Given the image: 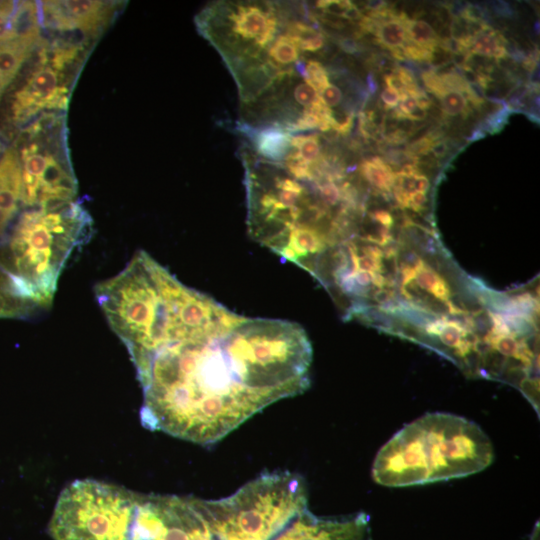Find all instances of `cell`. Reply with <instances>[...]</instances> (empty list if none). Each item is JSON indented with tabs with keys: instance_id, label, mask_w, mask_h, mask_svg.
I'll list each match as a JSON object with an SVG mask.
<instances>
[{
	"instance_id": "6da1fadb",
	"label": "cell",
	"mask_w": 540,
	"mask_h": 540,
	"mask_svg": "<svg viewBox=\"0 0 540 540\" xmlns=\"http://www.w3.org/2000/svg\"><path fill=\"white\" fill-rule=\"evenodd\" d=\"M311 343L301 326L246 317L213 298L174 341L134 363L143 426L201 445L304 392Z\"/></svg>"
},
{
	"instance_id": "7a4b0ae2",
	"label": "cell",
	"mask_w": 540,
	"mask_h": 540,
	"mask_svg": "<svg viewBox=\"0 0 540 540\" xmlns=\"http://www.w3.org/2000/svg\"><path fill=\"white\" fill-rule=\"evenodd\" d=\"M493 460V445L480 426L433 412L406 424L379 449L372 478L386 487L422 485L475 474Z\"/></svg>"
},
{
	"instance_id": "3957f363",
	"label": "cell",
	"mask_w": 540,
	"mask_h": 540,
	"mask_svg": "<svg viewBox=\"0 0 540 540\" xmlns=\"http://www.w3.org/2000/svg\"><path fill=\"white\" fill-rule=\"evenodd\" d=\"M93 221L76 200L19 213L0 257L19 297L33 310L50 306L72 255L92 237Z\"/></svg>"
},
{
	"instance_id": "277c9868",
	"label": "cell",
	"mask_w": 540,
	"mask_h": 540,
	"mask_svg": "<svg viewBox=\"0 0 540 540\" xmlns=\"http://www.w3.org/2000/svg\"><path fill=\"white\" fill-rule=\"evenodd\" d=\"M215 540H272L307 509V488L296 473H263L219 500L193 497Z\"/></svg>"
},
{
	"instance_id": "5b68a950",
	"label": "cell",
	"mask_w": 540,
	"mask_h": 540,
	"mask_svg": "<svg viewBox=\"0 0 540 540\" xmlns=\"http://www.w3.org/2000/svg\"><path fill=\"white\" fill-rule=\"evenodd\" d=\"M138 493L93 479L60 493L48 532L54 540H131Z\"/></svg>"
},
{
	"instance_id": "8992f818",
	"label": "cell",
	"mask_w": 540,
	"mask_h": 540,
	"mask_svg": "<svg viewBox=\"0 0 540 540\" xmlns=\"http://www.w3.org/2000/svg\"><path fill=\"white\" fill-rule=\"evenodd\" d=\"M17 149L23 209L56 207L76 200L77 178L70 161L65 115L42 112L24 131Z\"/></svg>"
},
{
	"instance_id": "52a82bcc",
	"label": "cell",
	"mask_w": 540,
	"mask_h": 540,
	"mask_svg": "<svg viewBox=\"0 0 540 540\" xmlns=\"http://www.w3.org/2000/svg\"><path fill=\"white\" fill-rule=\"evenodd\" d=\"M82 48L54 46L41 51L40 60L28 76L26 83L14 94L11 104L12 119L18 124L33 119L44 109L65 110L68 106L70 89L67 86L65 69L76 61Z\"/></svg>"
},
{
	"instance_id": "ba28073f",
	"label": "cell",
	"mask_w": 540,
	"mask_h": 540,
	"mask_svg": "<svg viewBox=\"0 0 540 540\" xmlns=\"http://www.w3.org/2000/svg\"><path fill=\"white\" fill-rule=\"evenodd\" d=\"M131 540H215L193 497L138 496Z\"/></svg>"
},
{
	"instance_id": "9c48e42d",
	"label": "cell",
	"mask_w": 540,
	"mask_h": 540,
	"mask_svg": "<svg viewBox=\"0 0 540 540\" xmlns=\"http://www.w3.org/2000/svg\"><path fill=\"white\" fill-rule=\"evenodd\" d=\"M272 540H372L369 517L358 513L340 519H325L305 509Z\"/></svg>"
},
{
	"instance_id": "30bf717a",
	"label": "cell",
	"mask_w": 540,
	"mask_h": 540,
	"mask_svg": "<svg viewBox=\"0 0 540 540\" xmlns=\"http://www.w3.org/2000/svg\"><path fill=\"white\" fill-rule=\"evenodd\" d=\"M38 3L42 25L60 30L92 32L107 20L109 3L94 0L42 1Z\"/></svg>"
},
{
	"instance_id": "8fae6325",
	"label": "cell",
	"mask_w": 540,
	"mask_h": 540,
	"mask_svg": "<svg viewBox=\"0 0 540 540\" xmlns=\"http://www.w3.org/2000/svg\"><path fill=\"white\" fill-rule=\"evenodd\" d=\"M22 196V174L18 152L7 148L0 157V243L18 217Z\"/></svg>"
},
{
	"instance_id": "7c38bea8",
	"label": "cell",
	"mask_w": 540,
	"mask_h": 540,
	"mask_svg": "<svg viewBox=\"0 0 540 540\" xmlns=\"http://www.w3.org/2000/svg\"><path fill=\"white\" fill-rule=\"evenodd\" d=\"M231 32L256 48H264L274 38L277 21L258 5H238L229 15Z\"/></svg>"
},
{
	"instance_id": "4fadbf2b",
	"label": "cell",
	"mask_w": 540,
	"mask_h": 540,
	"mask_svg": "<svg viewBox=\"0 0 540 540\" xmlns=\"http://www.w3.org/2000/svg\"><path fill=\"white\" fill-rule=\"evenodd\" d=\"M34 310L18 295L0 257V318L26 317Z\"/></svg>"
},
{
	"instance_id": "5bb4252c",
	"label": "cell",
	"mask_w": 540,
	"mask_h": 540,
	"mask_svg": "<svg viewBox=\"0 0 540 540\" xmlns=\"http://www.w3.org/2000/svg\"><path fill=\"white\" fill-rule=\"evenodd\" d=\"M291 136L284 130L270 127L258 131L254 137V146L257 152L273 161H279L287 156Z\"/></svg>"
},
{
	"instance_id": "9a60e30c",
	"label": "cell",
	"mask_w": 540,
	"mask_h": 540,
	"mask_svg": "<svg viewBox=\"0 0 540 540\" xmlns=\"http://www.w3.org/2000/svg\"><path fill=\"white\" fill-rule=\"evenodd\" d=\"M405 18L406 16L404 14L394 15L384 20L372 18L375 23L373 32L378 37L379 43L390 51L402 47L407 40L404 25Z\"/></svg>"
},
{
	"instance_id": "2e32d148",
	"label": "cell",
	"mask_w": 540,
	"mask_h": 540,
	"mask_svg": "<svg viewBox=\"0 0 540 540\" xmlns=\"http://www.w3.org/2000/svg\"><path fill=\"white\" fill-rule=\"evenodd\" d=\"M361 174L380 193L391 191L395 173L381 158L373 157L361 164Z\"/></svg>"
},
{
	"instance_id": "e0dca14e",
	"label": "cell",
	"mask_w": 540,
	"mask_h": 540,
	"mask_svg": "<svg viewBox=\"0 0 540 540\" xmlns=\"http://www.w3.org/2000/svg\"><path fill=\"white\" fill-rule=\"evenodd\" d=\"M469 50L472 54L496 59L507 56L504 37L492 28L476 35Z\"/></svg>"
},
{
	"instance_id": "ac0fdd59",
	"label": "cell",
	"mask_w": 540,
	"mask_h": 540,
	"mask_svg": "<svg viewBox=\"0 0 540 540\" xmlns=\"http://www.w3.org/2000/svg\"><path fill=\"white\" fill-rule=\"evenodd\" d=\"M414 280L426 292L438 299L448 301L450 290L446 282L424 261L415 270Z\"/></svg>"
},
{
	"instance_id": "d6986e66",
	"label": "cell",
	"mask_w": 540,
	"mask_h": 540,
	"mask_svg": "<svg viewBox=\"0 0 540 540\" xmlns=\"http://www.w3.org/2000/svg\"><path fill=\"white\" fill-rule=\"evenodd\" d=\"M407 39L412 43L433 50L438 46L440 37L432 26L423 20L404 19Z\"/></svg>"
},
{
	"instance_id": "ffe728a7",
	"label": "cell",
	"mask_w": 540,
	"mask_h": 540,
	"mask_svg": "<svg viewBox=\"0 0 540 540\" xmlns=\"http://www.w3.org/2000/svg\"><path fill=\"white\" fill-rule=\"evenodd\" d=\"M290 146L295 149L288 157L300 160L308 165L317 162L320 153L319 138L316 134L291 137Z\"/></svg>"
},
{
	"instance_id": "44dd1931",
	"label": "cell",
	"mask_w": 540,
	"mask_h": 540,
	"mask_svg": "<svg viewBox=\"0 0 540 540\" xmlns=\"http://www.w3.org/2000/svg\"><path fill=\"white\" fill-rule=\"evenodd\" d=\"M269 56L282 65L291 64L298 59L299 48L288 35H281L271 45Z\"/></svg>"
},
{
	"instance_id": "7402d4cb",
	"label": "cell",
	"mask_w": 540,
	"mask_h": 540,
	"mask_svg": "<svg viewBox=\"0 0 540 540\" xmlns=\"http://www.w3.org/2000/svg\"><path fill=\"white\" fill-rule=\"evenodd\" d=\"M494 327L493 314L483 308L469 316V330L472 331L480 341L489 343V338Z\"/></svg>"
},
{
	"instance_id": "603a6c76",
	"label": "cell",
	"mask_w": 540,
	"mask_h": 540,
	"mask_svg": "<svg viewBox=\"0 0 540 540\" xmlns=\"http://www.w3.org/2000/svg\"><path fill=\"white\" fill-rule=\"evenodd\" d=\"M302 75L306 83L312 86L318 94L329 84L327 71L318 61H308L303 68Z\"/></svg>"
},
{
	"instance_id": "cb8c5ba5",
	"label": "cell",
	"mask_w": 540,
	"mask_h": 540,
	"mask_svg": "<svg viewBox=\"0 0 540 540\" xmlns=\"http://www.w3.org/2000/svg\"><path fill=\"white\" fill-rule=\"evenodd\" d=\"M438 98L441 100L443 112L449 116L464 114L468 109L466 98L457 90H446Z\"/></svg>"
},
{
	"instance_id": "d4e9b609",
	"label": "cell",
	"mask_w": 540,
	"mask_h": 540,
	"mask_svg": "<svg viewBox=\"0 0 540 540\" xmlns=\"http://www.w3.org/2000/svg\"><path fill=\"white\" fill-rule=\"evenodd\" d=\"M293 96L298 104L306 108L313 105L320 98L317 91L306 82L300 83L294 88Z\"/></svg>"
},
{
	"instance_id": "484cf974",
	"label": "cell",
	"mask_w": 540,
	"mask_h": 540,
	"mask_svg": "<svg viewBox=\"0 0 540 540\" xmlns=\"http://www.w3.org/2000/svg\"><path fill=\"white\" fill-rule=\"evenodd\" d=\"M319 97L328 108L335 107L342 100V92L337 86L329 83L321 90Z\"/></svg>"
},
{
	"instance_id": "4316f807",
	"label": "cell",
	"mask_w": 540,
	"mask_h": 540,
	"mask_svg": "<svg viewBox=\"0 0 540 540\" xmlns=\"http://www.w3.org/2000/svg\"><path fill=\"white\" fill-rule=\"evenodd\" d=\"M351 4L352 3L350 1L326 0L318 1L317 7L322 8L326 12L333 15L343 17L346 10L351 6Z\"/></svg>"
},
{
	"instance_id": "83f0119b",
	"label": "cell",
	"mask_w": 540,
	"mask_h": 540,
	"mask_svg": "<svg viewBox=\"0 0 540 540\" xmlns=\"http://www.w3.org/2000/svg\"><path fill=\"white\" fill-rule=\"evenodd\" d=\"M381 100L387 108H393L398 105L400 95L395 89L387 87L381 93Z\"/></svg>"
},
{
	"instance_id": "f1b7e54d",
	"label": "cell",
	"mask_w": 540,
	"mask_h": 540,
	"mask_svg": "<svg viewBox=\"0 0 540 540\" xmlns=\"http://www.w3.org/2000/svg\"><path fill=\"white\" fill-rule=\"evenodd\" d=\"M324 46V37L322 34H317L315 37L306 41L299 46L300 49L309 52H315L320 50Z\"/></svg>"
},
{
	"instance_id": "f546056e",
	"label": "cell",
	"mask_w": 540,
	"mask_h": 540,
	"mask_svg": "<svg viewBox=\"0 0 540 540\" xmlns=\"http://www.w3.org/2000/svg\"><path fill=\"white\" fill-rule=\"evenodd\" d=\"M414 98L416 99V102H417V106L418 108L422 109V110H427L431 107L432 105V102H431V99L426 95V93L424 91H420L418 92Z\"/></svg>"
},
{
	"instance_id": "4dcf8cb0",
	"label": "cell",
	"mask_w": 540,
	"mask_h": 540,
	"mask_svg": "<svg viewBox=\"0 0 540 540\" xmlns=\"http://www.w3.org/2000/svg\"><path fill=\"white\" fill-rule=\"evenodd\" d=\"M430 151H432L436 157H441L446 153L447 146L444 142H437L432 145Z\"/></svg>"
},
{
	"instance_id": "1f68e13d",
	"label": "cell",
	"mask_w": 540,
	"mask_h": 540,
	"mask_svg": "<svg viewBox=\"0 0 540 540\" xmlns=\"http://www.w3.org/2000/svg\"><path fill=\"white\" fill-rule=\"evenodd\" d=\"M427 113L425 110H422L420 108H416L411 114L407 116V119L409 120H423L426 117Z\"/></svg>"
},
{
	"instance_id": "d6a6232c",
	"label": "cell",
	"mask_w": 540,
	"mask_h": 540,
	"mask_svg": "<svg viewBox=\"0 0 540 540\" xmlns=\"http://www.w3.org/2000/svg\"><path fill=\"white\" fill-rule=\"evenodd\" d=\"M10 82L3 76V74L0 72V98L5 91V89L9 86Z\"/></svg>"
}]
</instances>
